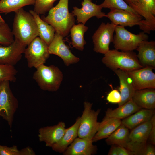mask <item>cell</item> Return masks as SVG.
Here are the masks:
<instances>
[{
	"label": "cell",
	"mask_w": 155,
	"mask_h": 155,
	"mask_svg": "<svg viewBox=\"0 0 155 155\" xmlns=\"http://www.w3.org/2000/svg\"><path fill=\"white\" fill-rule=\"evenodd\" d=\"M15 13L12 31L13 34L15 39L26 46L38 36L36 22L32 15L23 8Z\"/></svg>",
	"instance_id": "1"
},
{
	"label": "cell",
	"mask_w": 155,
	"mask_h": 155,
	"mask_svg": "<svg viewBox=\"0 0 155 155\" xmlns=\"http://www.w3.org/2000/svg\"><path fill=\"white\" fill-rule=\"evenodd\" d=\"M69 0H60L58 3L49 11L48 15L41 18L52 26L63 37L67 36L75 24V20L72 13L69 12Z\"/></svg>",
	"instance_id": "2"
},
{
	"label": "cell",
	"mask_w": 155,
	"mask_h": 155,
	"mask_svg": "<svg viewBox=\"0 0 155 155\" xmlns=\"http://www.w3.org/2000/svg\"><path fill=\"white\" fill-rule=\"evenodd\" d=\"M102 63L113 71L119 69L129 71L144 67L140 63L136 53L132 51H119L109 50L104 54Z\"/></svg>",
	"instance_id": "3"
},
{
	"label": "cell",
	"mask_w": 155,
	"mask_h": 155,
	"mask_svg": "<svg viewBox=\"0 0 155 155\" xmlns=\"http://www.w3.org/2000/svg\"><path fill=\"white\" fill-rule=\"evenodd\" d=\"M36 69L33 78L41 89L52 92L58 90L63 80V75L58 67L43 64Z\"/></svg>",
	"instance_id": "4"
},
{
	"label": "cell",
	"mask_w": 155,
	"mask_h": 155,
	"mask_svg": "<svg viewBox=\"0 0 155 155\" xmlns=\"http://www.w3.org/2000/svg\"><path fill=\"white\" fill-rule=\"evenodd\" d=\"M9 82H0V116L7 121L11 130L18 102L10 88Z\"/></svg>",
	"instance_id": "5"
},
{
	"label": "cell",
	"mask_w": 155,
	"mask_h": 155,
	"mask_svg": "<svg viewBox=\"0 0 155 155\" xmlns=\"http://www.w3.org/2000/svg\"><path fill=\"white\" fill-rule=\"evenodd\" d=\"M92 103L88 102L84 103V109L80 117L78 137L92 140L98 131L100 123L98 121L97 119L100 110L92 109Z\"/></svg>",
	"instance_id": "6"
},
{
	"label": "cell",
	"mask_w": 155,
	"mask_h": 155,
	"mask_svg": "<svg viewBox=\"0 0 155 155\" xmlns=\"http://www.w3.org/2000/svg\"><path fill=\"white\" fill-rule=\"evenodd\" d=\"M115 32L112 42L114 47L115 49L122 51H132L141 42L149 38L148 35L143 32L135 34L119 25H115Z\"/></svg>",
	"instance_id": "7"
},
{
	"label": "cell",
	"mask_w": 155,
	"mask_h": 155,
	"mask_svg": "<svg viewBox=\"0 0 155 155\" xmlns=\"http://www.w3.org/2000/svg\"><path fill=\"white\" fill-rule=\"evenodd\" d=\"M25 48L24 53L29 68H36L46 62L49 56L48 46L39 36L34 38Z\"/></svg>",
	"instance_id": "8"
},
{
	"label": "cell",
	"mask_w": 155,
	"mask_h": 155,
	"mask_svg": "<svg viewBox=\"0 0 155 155\" xmlns=\"http://www.w3.org/2000/svg\"><path fill=\"white\" fill-rule=\"evenodd\" d=\"M115 26L111 22H102L100 25L92 36L94 51L105 54L109 51V45L113 41Z\"/></svg>",
	"instance_id": "9"
},
{
	"label": "cell",
	"mask_w": 155,
	"mask_h": 155,
	"mask_svg": "<svg viewBox=\"0 0 155 155\" xmlns=\"http://www.w3.org/2000/svg\"><path fill=\"white\" fill-rule=\"evenodd\" d=\"M144 17L140 29L146 33L149 34L155 30V0H137L134 9Z\"/></svg>",
	"instance_id": "10"
},
{
	"label": "cell",
	"mask_w": 155,
	"mask_h": 155,
	"mask_svg": "<svg viewBox=\"0 0 155 155\" xmlns=\"http://www.w3.org/2000/svg\"><path fill=\"white\" fill-rule=\"evenodd\" d=\"M151 127L150 120L133 128L129 132L126 148L134 155L147 143Z\"/></svg>",
	"instance_id": "11"
},
{
	"label": "cell",
	"mask_w": 155,
	"mask_h": 155,
	"mask_svg": "<svg viewBox=\"0 0 155 155\" xmlns=\"http://www.w3.org/2000/svg\"><path fill=\"white\" fill-rule=\"evenodd\" d=\"M155 68L146 66L141 69L127 71L136 90L148 88H155Z\"/></svg>",
	"instance_id": "12"
},
{
	"label": "cell",
	"mask_w": 155,
	"mask_h": 155,
	"mask_svg": "<svg viewBox=\"0 0 155 155\" xmlns=\"http://www.w3.org/2000/svg\"><path fill=\"white\" fill-rule=\"evenodd\" d=\"M63 37L55 32L54 38L48 46L49 54L55 55L61 58L67 66L78 62L80 59L71 52L63 40Z\"/></svg>",
	"instance_id": "13"
},
{
	"label": "cell",
	"mask_w": 155,
	"mask_h": 155,
	"mask_svg": "<svg viewBox=\"0 0 155 155\" xmlns=\"http://www.w3.org/2000/svg\"><path fill=\"white\" fill-rule=\"evenodd\" d=\"M26 46L15 39L9 45L0 44V64L14 66L21 59Z\"/></svg>",
	"instance_id": "14"
},
{
	"label": "cell",
	"mask_w": 155,
	"mask_h": 155,
	"mask_svg": "<svg viewBox=\"0 0 155 155\" xmlns=\"http://www.w3.org/2000/svg\"><path fill=\"white\" fill-rule=\"evenodd\" d=\"M110 9L105 17L109 18L111 22L115 25L131 27L136 25L140 26L141 25L143 19L142 17L139 14L123 10Z\"/></svg>",
	"instance_id": "15"
},
{
	"label": "cell",
	"mask_w": 155,
	"mask_h": 155,
	"mask_svg": "<svg viewBox=\"0 0 155 155\" xmlns=\"http://www.w3.org/2000/svg\"><path fill=\"white\" fill-rule=\"evenodd\" d=\"M82 7H73L72 13L74 16L77 17L78 23L81 22L85 24L90 18L96 16L97 18L106 17V14L102 11V7L92 1V0H82Z\"/></svg>",
	"instance_id": "16"
},
{
	"label": "cell",
	"mask_w": 155,
	"mask_h": 155,
	"mask_svg": "<svg viewBox=\"0 0 155 155\" xmlns=\"http://www.w3.org/2000/svg\"><path fill=\"white\" fill-rule=\"evenodd\" d=\"M66 129L65 123L62 121L53 126L41 127L38 131L39 141L44 142L46 146L51 147L61 140Z\"/></svg>",
	"instance_id": "17"
},
{
	"label": "cell",
	"mask_w": 155,
	"mask_h": 155,
	"mask_svg": "<svg viewBox=\"0 0 155 155\" xmlns=\"http://www.w3.org/2000/svg\"><path fill=\"white\" fill-rule=\"evenodd\" d=\"M118 76L119 80V90L121 100L119 106L131 100L136 90L127 71L118 69L113 71Z\"/></svg>",
	"instance_id": "18"
},
{
	"label": "cell",
	"mask_w": 155,
	"mask_h": 155,
	"mask_svg": "<svg viewBox=\"0 0 155 155\" xmlns=\"http://www.w3.org/2000/svg\"><path fill=\"white\" fill-rule=\"evenodd\" d=\"M92 140L77 137L63 153L64 155H91L96 153L97 147Z\"/></svg>",
	"instance_id": "19"
},
{
	"label": "cell",
	"mask_w": 155,
	"mask_h": 155,
	"mask_svg": "<svg viewBox=\"0 0 155 155\" xmlns=\"http://www.w3.org/2000/svg\"><path fill=\"white\" fill-rule=\"evenodd\" d=\"M136 49L137 55L140 64L144 66H150L155 67V42L143 41L141 42Z\"/></svg>",
	"instance_id": "20"
},
{
	"label": "cell",
	"mask_w": 155,
	"mask_h": 155,
	"mask_svg": "<svg viewBox=\"0 0 155 155\" xmlns=\"http://www.w3.org/2000/svg\"><path fill=\"white\" fill-rule=\"evenodd\" d=\"M132 100L141 108L154 110L155 108V88L136 90Z\"/></svg>",
	"instance_id": "21"
},
{
	"label": "cell",
	"mask_w": 155,
	"mask_h": 155,
	"mask_svg": "<svg viewBox=\"0 0 155 155\" xmlns=\"http://www.w3.org/2000/svg\"><path fill=\"white\" fill-rule=\"evenodd\" d=\"M80 121V117H78L73 125L66 129L64 133L61 140L51 147L53 151L63 153L78 137Z\"/></svg>",
	"instance_id": "22"
},
{
	"label": "cell",
	"mask_w": 155,
	"mask_h": 155,
	"mask_svg": "<svg viewBox=\"0 0 155 155\" xmlns=\"http://www.w3.org/2000/svg\"><path fill=\"white\" fill-rule=\"evenodd\" d=\"M121 124V120L115 118H104L92 139L93 142L109 137Z\"/></svg>",
	"instance_id": "23"
},
{
	"label": "cell",
	"mask_w": 155,
	"mask_h": 155,
	"mask_svg": "<svg viewBox=\"0 0 155 155\" xmlns=\"http://www.w3.org/2000/svg\"><path fill=\"white\" fill-rule=\"evenodd\" d=\"M141 109L131 99L116 109H108L104 118H113L121 120L128 117Z\"/></svg>",
	"instance_id": "24"
},
{
	"label": "cell",
	"mask_w": 155,
	"mask_h": 155,
	"mask_svg": "<svg viewBox=\"0 0 155 155\" xmlns=\"http://www.w3.org/2000/svg\"><path fill=\"white\" fill-rule=\"evenodd\" d=\"M29 12L32 15L36 22L39 36L48 46L52 41L55 32V28L43 20L33 10Z\"/></svg>",
	"instance_id": "25"
},
{
	"label": "cell",
	"mask_w": 155,
	"mask_h": 155,
	"mask_svg": "<svg viewBox=\"0 0 155 155\" xmlns=\"http://www.w3.org/2000/svg\"><path fill=\"white\" fill-rule=\"evenodd\" d=\"M154 114V110L141 109L135 113L121 120V124L129 129H132L150 120Z\"/></svg>",
	"instance_id": "26"
},
{
	"label": "cell",
	"mask_w": 155,
	"mask_h": 155,
	"mask_svg": "<svg viewBox=\"0 0 155 155\" xmlns=\"http://www.w3.org/2000/svg\"><path fill=\"white\" fill-rule=\"evenodd\" d=\"M129 133V129L121 124L107 138L108 145L119 146L126 148Z\"/></svg>",
	"instance_id": "27"
},
{
	"label": "cell",
	"mask_w": 155,
	"mask_h": 155,
	"mask_svg": "<svg viewBox=\"0 0 155 155\" xmlns=\"http://www.w3.org/2000/svg\"><path fill=\"white\" fill-rule=\"evenodd\" d=\"M88 27L81 24H74L70 30L71 38V44L73 46L79 50L82 51L86 42L84 39V34Z\"/></svg>",
	"instance_id": "28"
},
{
	"label": "cell",
	"mask_w": 155,
	"mask_h": 155,
	"mask_svg": "<svg viewBox=\"0 0 155 155\" xmlns=\"http://www.w3.org/2000/svg\"><path fill=\"white\" fill-rule=\"evenodd\" d=\"M35 0H0V13L16 12L24 6L34 5Z\"/></svg>",
	"instance_id": "29"
},
{
	"label": "cell",
	"mask_w": 155,
	"mask_h": 155,
	"mask_svg": "<svg viewBox=\"0 0 155 155\" xmlns=\"http://www.w3.org/2000/svg\"><path fill=\"white\" fill-rule=\"evenodd\" d=\"M99 5L102 8L123 10L139 14L124 0H104L103 2Z\"/></svg>",
	"instance_id": "30"
},
{
	"label": "cell",
	"mask_w": 155,
	"mask_h": 155,
	"mask_svg": "<svg viewBox=\"0 0 155 155\" xmlns=\"http://www.w3.org/2000/svg\"><path fill=\"white\" fill-rule=\"evenodd\" d=\"M17 72L14 66L0 64V82L8 80L15 82Z\"/></svg>",
	"instance_id": "31"
},
{
	"label": "cell",
	"mask_w": 155,
	"mask_h": 155,
	"mask_svg": "<svg viewBox=\"0 0 155 155\" xmlns=\"http://www.w3.org/2000/svg\"><path fill=\"white\" fill-rule=\"evenodd\" d=\"M12 31L5 22L0 24V44L8 45L14 41Z\"/></svg>",
	"instance_id": "32"
},
{
	"label": "cell",
	"mask_w": 155,
	"mask_h": 155,
	"mask_svg": "<svg viewBox=\"0 0 155 155\" xmlns=\"http://www.w3.org/2000/svg\"><path fill=\"white\" fill-rule=\"evenodd\" d=\"M56 0H35L34 11L38 14H44L53 7Z\"/></svg>",
	"instance_id": "33"
},
{
	"label": "cell",
	"mask_w": 155,
	"mask_h": 155,
	"mask_svg": "<svg viewBox=\"0 0 155 155\" xmlns=\"http://www.w3.org/2000/svg\"><path fill=\"white\" fill-rule=\"evenodd\" d=\"M0 155H20V150L16 145L8 147L0 144Z\"/></svg>",
	"instance_id": "34"
},
{
	"label": "cell",
	"mask_w": 155,
	"mask_h": 155,
	"mask_svg": "<svg viewBox=\"0 0 155 155\" xmlns=\"http://www.w3.org/2000/svg\"><path fill=\"white\" fill-rule=\"evenodd\" d=\"M120 92L117 90H113L108 94L106 99L109 102L112 103L119 104L121 100Z\"/></svg>",
	"instance_id": "35"
},
{
	"label": "cell",
	"mask_w": 155,
	"mask_h": 155,
	"mask_svg": "<svg viewBox=\"0 0 155 155\" xmlns=\"http://www.w3.org/2000/svg\"><path fill=\"white\" fill-rule=\"evenodd\" d=\"M134 155H154L155 150L153 145L147 144L140 150L135 152Z\"/></svg>",
	"instance_id": "36"
},
{
	"label": "cell",
	"mask_w": 155,
	"mask_h": 155,
	"mask_svg": "<svg viewBox=\"0 0 155 155\" xmlns=\"http://www.w3.org/2000/svg\"><path fill=\"white\" fill-rule=\"evenodd\" d=\"M151 127L148 140L153 145L155 144V115L154 114L150 119Z\"/></svg>",
	"instance_id": "37"
},
{
	"label": "cell",
	"mask_w": 155,
	"mask_h": 155,
	"mask_svg": "<svg viewBox=\"0 0 155 155\" xmlns=\"http://www.w3.org/2000/svg\"><path fill=\"white\" fill-rule=\"evenodd\" d=\"M117 155H133V153L126 148L116 145Z\"/></svg>",
	"instance_id": "38"
},
{
	"label": "cell",
	"mask_w": 155,
	"mask_h": 155,
	"mask_svg": "<svg viewBox=\"0 0 155 155\" xmlns=\"http://www.w3.org/2000/svg\"><path fill=\"white\" fill-rule=\"evenodd\" d=\"M20 155H35V153L30 147L28 146L20 150Z\"/></svg>",
	"instance_id": "39"
},
{
	"label": "cell",
	"mask_w": 155,
	"mask_h": 155,
	"mask_svg": "<svg viewBox=\"0 0 155 155\" xmlns=\"http://www.w3.org/2000/svg\"><path fill=\"white\" fill-rule=\"evenodd\" d=\"M124 1L131 7L135 9L137 5V0H124Z\"/></svg>",
	"instance_id": "40"
},
{
	"label": "cell",
	"mask_w": 155,
	"mask_h": 155,
	"mask_svg": "<svg viewBox=\"0 0 155 155\" xmlns=\"http://www.w3.org/2000/svg\"><path fill=\"white\" fill-rule=\"evenodd\" d=\"M5 21L4 19L2 18L1 16H0V24L3 22H5Z\"/></svg>",
	"instance_id": "41"
},
{
	"label": "cell",
	"mask_w": 155,
	"mask_h": 155,
	"mask_svg": "<svg viewBox=\"0 0 155 155\" xmlns=\"http://www.w3.org/2000/svg\"><path fill=\"white\" fill-rule=\"evenodd\" d=\"M0 16H1V15H0Z\"/></svg>",
	"instance_id": "42"
}]
</instances>
